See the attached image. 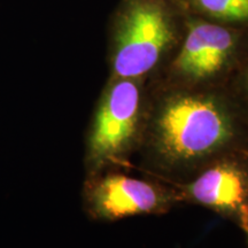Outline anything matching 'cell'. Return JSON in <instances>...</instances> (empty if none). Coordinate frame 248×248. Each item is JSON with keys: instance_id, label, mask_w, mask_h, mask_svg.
Returning <instances> with one entry per match:
<instances>
[{"instance_id": "obj_1", "label": "cell", "mask_w": 248, "mask_h": 248, "mask_svg": "<svg viewBox=\"0 0 248 248\" xmlns=\"http://www.w3.org/2000/svg\"><path fill=\"white\" fill-rule=\"evenodd\" d=\"M157 144L176 161L201 157L234 139V121L215 101L201 97L176 98L164 106L156 122Z\"/></svg>"}, {"instance_id": "obj_2", "label": "cell", "mask_w": 248, "mask_h": 248, "mask_svg": "<svg viewBox=\"0 0 248 248\" xmlns=\"http://www.w3.org/2000/svg\"><path fill=\"white\" fill-rule=\"evenodd\" d=\"M171 39L163 8L155 2H137L126 13L117 36L115 73L122 78L144 75L156 64Z\"/></svg>"}, {"instance_id": "obj_3", "label": "cell", "mask_w": 248, "mask_h": 248, "mask_svg": "<svg viewBox=\"0 0 248 248\" xmlns=\"http://www.w3.org/2000/svg\"><path fill=\"white\" fill-rule=\"evenodd\" d=\"M139 104V90L129 78L111 86L99 107L90 138L94 159H108L125 150L137 128Z\"/></svg>"}, {"instance_id": "obj_4", "label": "cell", "mask_w": 248, "mask_h": 248, "mask_svg": "<svg viewBox=\"0 0 248 248\" xmlns=\"http://www.w3.org/2000/svg\"><path fill=\"white\" fill-rule=\"evenodd\" d=\"M235 38L229 30L210 23H198L190 29L175 67L179 73L202 79L218 73L230 59Z\"/></svg>"}, {"instance_id": "obj_5", "label": "cell", "mask_w": 248, "mask_h": 248, "mask_svg": "<svg viewBox=\"0 0 248 248\" xmlns=\"http://www.w3.org/2000/svg\"><path fill=\"white\" fill-rule=\"evenodd\" d=\"M198 202L223 212L237 213L248 219V166L226 161L206 170L190 185Z\"/></svg>"}, {"instance_id": "obj_6", "label": "cell", "mask_w": 248, "mask_h": 248, "mask_svg": "<svg viewBox=\"0 0 248 248\" xmlns=\"http://www.w3.org/2000/svg\"><path fill=\"white\" fill-rule=\"evenodd\" d=\"M162 195L150 183L123 175L108 176L93 192V204L99 215L117 219L156 210Z\"/></svg>"}, {"instance_id": "obj_7", "label": "cell", "mask_w": 248, "mask_h": 248, "mask_svg": "<svg viewBox=\"0 0 248 248\" xmlns=\"http://www.w3.org/2000/svg\"><path fill=\"white\" fill-rule=\"evenodd\" d=\"M195 2L204 12L223 20H248V0H195Z\"/></svg>"}, {"instance_id": "obj_8", "label": "cell", "mask_w": 248, "mask_h": 248, "mask_svg": "<svg viewBox=\"0 0 248 248\" xmlns=\"http://www.w3.org/2000/svg\"><path fill=\"white\" fill-rule=\"evenodd\" d=\"M243 226H244V229H245V231L247 232V234H248V219L245 223H243Z\"/></svg>"}, {"instance_id": "obj_9", "label": "cell", "mask_w": 248, "mask_h": 248, "mask_svg": "<svg viewBox=\"0 0 248 248\" xmlns=\"http://www.w3.org/2000/svg\"><path fill=\"white\" fill-rule=\"evenodd\" d=\"M247 91H248V75H247Z\"/></svg>"}]
</instances>
